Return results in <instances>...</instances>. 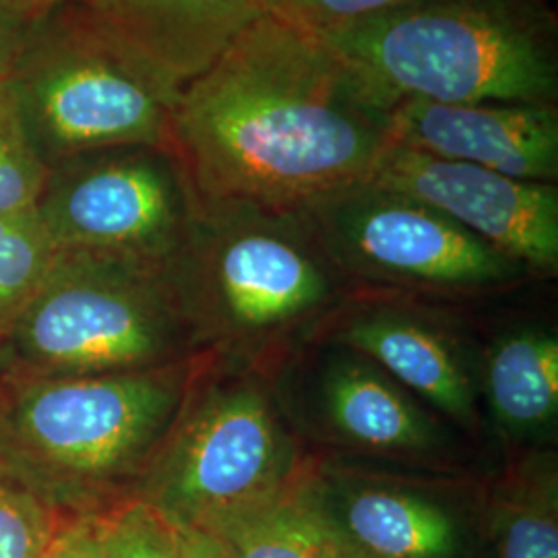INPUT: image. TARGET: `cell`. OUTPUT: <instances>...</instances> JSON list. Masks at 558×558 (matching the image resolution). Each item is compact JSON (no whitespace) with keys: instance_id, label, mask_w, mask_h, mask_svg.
Instances as JSON below:
<instances>
[{"instance_id":"cell-1","label":"cell","mask_w":558,"mask_h":558,"mask_svg":"<svg viewBox=\"0 0 558 558\" xmlns=\"http://www.w3.org/2000/svg\"><path fill=\"white\" fill-rule=\"evenodd\" d=\"M391 147L389 112L315 32L269 13L180 89L170 122L199 205L299 211L373 180Z\"/></svg>"},{"instance_id":"cell-2","label":"cell","mask_w":558,"mask_h":558,"mask_svg":"<svg viewBox=\"0 0 558 558\" xmlns=\"http://www.w3.org/2000/svg\"><path fill=\"white\" fill-rule=\"evenodd\" d=\"M315 34L387 112L405 100L557 104L548 0H416Z\"/></svg>"},{"instance_id":"cell-3","label":"cell","mask_w":558,"mask_h":558,"mask_svg":"<svg viewBox=\"0 0 558 558\" xmlns=\"http://www.w3.org/2000/svg\"><path fill=\"white\" fill-rule=\"evenodd\" d=\"M179 257L195 271L199 320L216 356L263 373L356 292L300 211L205 203Z\"/></svg>"},{"instance_id":"cell-4","label":"cell","mask_w":558,"mask_h":558,"mask_svg":"<svg viewBox=\"0 0 558 558\" xmlns=\"http://www.w3.org/2000/svg\"><path fill=\"white\" fill-rule=\"evenodd\" d=\"M9 80L34 143L59 154L170 147L179 85L75 0L29 23Z\"/></svg>"},{"instance_id":"cell-5","label":"cell","mask_w":558,"mask_h":558,"mask_svg":"<svg viewBox=\"0 0 558 558\" xmlns=\"http://www.w3.org/2000/svg\"><path fill=\"white\" fill-rule=\"evenodd\" d=\"M209 366L135 497L179 530L276 495L313 456L283 418L263 371L220 356Z\"/></svg>"},{"instance_id":"cell-6","label":"cell","mask_w":558,"mask_h":558,"mask_svg":"<svg viewBox=\"0 0 558 558\" xmlns=\"http://www.w3.org/2000/svg\"><path fill=\"white\" fill-rule=\"evenodd\" d=\"M299 211L356 290L458 299L502 292L532 278L439 209L375 180Z\"/></svg>"},{"instance_id":"cell-7","label":"cell","mask_w":558,"mask_h":558,"mask_svg":"<svg viewBox=\"0 0 558 558\" xmlns=\"http://www.w3.org/2000/svg\"><path fill=\"white\" fill-rule=\"evenodd\" d=\"M265 375L283 418L317 456L426 472L459 470L465 447L456 426L350 345L313 336Z\"/></svg>"},{"instance_id":"cell-8","label":"cell","mask_w":558,"mask_h":558,"mask_svg":"<svg viewBox=\"0 0 558 558\" xmlns=\"http://www.w3.org/2000/svg\"><path fill=\"white\" fill-rule=\"evenodd\" d=\"M15 325L29 359L69 377L170 364L179 341L160 265L80 251H57Z\"/></svg>"},{"instance_id":"cell-9","label":"cell","mask_w":558,"mask_h":558,"mask_svg":"<svg viewBox=\"0 0 558 558\" xmlns=\"http://www.w3.org/2000/svg\"><path fill=\"white\" fill-rule=\"evenodd\" d=\"M300 497L352 558H484L486 484L313 453Z\"/></svg>"},{"instance_id":"cell-10","label":"cell","mask_w":558,"mask_h":558,"mask_svg":"<svg viewBox=\"0 0 558 558\" xmlns=\"http://www.w3.org/2000/svg\"><path fill=\"white\" fill-rule=\"evenodd\" d=\"M193 383L189 362L50 380L21 398L17 433L62 476L106 484L137 472L160 447Z\"/></svg>"},{"instance_id":"cell-11","label":"cell","mask_w":558,"mask_h":558,"mask_svg":"<svg viewBox=\"0 0 558 558\" xmlns=\"http://www.w3.org/2000/svg\"><path fill=\"white\" fill-rule=\"evenodd\" d=\"M38 203L57 251L161 265L179 257L199 201L170 147L104 149Z\"/></svg>"},{"instance_id":"cell-12","label":"cell","mask_w":558,"mask_h":558,"mask_svg":"<svg viewBox=\"0 0 558 558\" xmlns=\"http://www.w3.org/2000/svg\"><path fill=\"white\" fill-rule=\"evenodd\" d=\"M373 180L439 209L532 278L557 276V182L511 179L403 147L389 149Z\"/></svg>"},{"instance_id":"cell-13","label":"cell","mask_w":558,"mask_h":558,"mask_svg":"<svg viewBox=\"0 0 558 558\" xmlns=\"http://www.w3.org/2000/svg\"><path fill=\"white\" fill-rule=\"evenodd\" d=\"M315 336L359 350L459 433L478 435L480 356L437 313L356 290Z\"/></svg>"},{"instance_id":"cell-14","label":"cell","mask_w":558,"mask_h":558,"mask_svg":"<svg viewBox=\"0 0 558 558\" xmlns=\"http://www.w3.org/2000/svg\"><path fill=\"white\" fill-rule=\"evenodd\" d=\"M393 147L511 179L558 180L557 104L405 100L389 110Z\"/></svg>"},{"instance_id":"cell-15","label":"cell","mask_w":558,"mask_h":558,"mask_svg":"<svg viewBox=\"0 0 558 558\" xmlns=\"http://www.w3.org/2000/svg\"><path fill=\"white\" fill-rule=\"evenodd\" d=\"M180 89L259 17V0H75Z\"/></svg>"},{"instance_id":"cell-16","label":"cell","mask_w":558,"mask_h":558,"mask_svg":"<svg viewBox=\"0 0 558 558\" xmlns=\"http://www.w3.org/2000/svg\"><path fill=\"white\" fill-rule=\"evenodd\" d=\"M480 393L509 447L548 449L557 437V331L519 325L493 339L480 356Z\"/></svg>"},{"instance_id":"cell-17","label":"cell","mask_w":558,"mask_h":558,"mask_svg":"<svg viewBox=\"0 0 558 558\" xmlns=\"http://www.w3.org/2000/svg\"><path fill=\"white\" fill-rule=\"evenodd\" d=\"M484 558H558L555 451H527L486 486Z\"/></svg>"},{"instance_id":"cell-18","label":"cell","mask_w":558,"mask_h":558,"mask_svg":"<svg viewBox=\"0 0 558 558\" xmlns=\"http://www.w3.org/2000/svg\"><path fill=\"white\" fill-rule=\"evenodd\" d=\"M197 530L232 558H352L300 497L296 480L276 495L211 518Z\"/></svg>"},{"instance_id":"cell-19","label":"cell","mask_w":558,"mask_h":558,"mask_svg":"<svg viewBox=\"0 0 558 558\" xmlns=\"http://www.w3.org/2000/svg\"><path fill=\"white\" fill-rule=\"evenodd\" d=\"M57 248L38 207L0 214V325L15 320L52 269Z\"/></svg>"},{"instance_id":"cell-20","label":"cell","mask_w":558,"mask_h":558,"mask_svg":"<svg viewBox=\"0 0 558 558\" xmlns=\"http://www.w3.org/2000/svg\"><path fill=\"white\" fill-rule=\"evenodd\" d=\"M46 182L38 147L21 114L11 80H0V214L38 207Z\"/></svg>"},{"instance_id":"cell-21","label":"cell","mask_w":558,"mask_h":558,"mask_svg":"<svg viewBox=\"0 0 558 558\" xmlns=\"http://www.w3.org/2000/svg\"><path fill=\"white\" fill-rule=\"evenodd\" d=\"M89 523L98 558H184L179 530L145 500H122Z\"/></svg>"},{"instance_id":"cell-22","label":"cell","mask_w":558,"mask_h":558,"mask_svg":"<svg viewBox=\"0 0 558 558\" xmlns=\"http://www.w3.org/2000/svg\"><path fill=\"white\" fill-rule=\"evenodd\" d=\"M54 532L46 502L0 470V558H44Z\"/></svg>"},{"instance_id":"cell-23","label":"cell","mask_w":558,"mask_h":558,"mask_svg":"<svg viewBox=\"0 0 558 558\" xmlns=\"http://www.w3.org/2000/svg\"><path fill=\"white\" fill-rule=\"evenodd\" d=\"M416 0H259L260 11L292 21L306 29H323L362 20Z\"/></svg>"},{"instance_id":"cell-24","label":"cell","mask_w":558,"mask_h":558,"mask_svg":"<svg viewBox=\"0 0 558 558\" xmlns=\"http://www.w3.org/2000/svg\"><path fill=\"white\" fill-rule=\"evenodd\" d=\"M44 558H98L89 518L80 519L54 532Z\"/></svg>"},{"instance_id":"cell-25","label":"cell","mask_w":558,"mask_h":558,"mask_svg":"<svg viewBox=\"0 0 558 558\" xmlns=\"http://www.w3.org/2000/svg\"><path fill=\"white\" fill-rule=\"evenodd\" d=\"M29 23L32 21L0 11V80H7L11 75Z\"/></svg>"},{"instance_id":"cell-26","label":"cell","mask_w":558,"mask_h":558,"mask_svg":"<svg viewBox=\"0 0 558 558\" xmlns=\"http://www.w3.org/2000/svg\"><path fill=\"white\" fill-rule=\"evenodd\" d=\"M179 538L184 558H232L218 539L197 527L179 530Z\"/></svg>"},{"instance_id":"cell-27","label":"cell","mask_w":558,"mask_h":558,"mask_svg":"<svg viewBox=\"0 0 558 558\" xmlns=\"http://www.w3.org/2000/svg\"><path fill=\"white\" fill-rule=\"evenodd\" d=\"M71 0H0V11L17 15L21 20L36 21Z\"/></svg>"}]
</instances>
